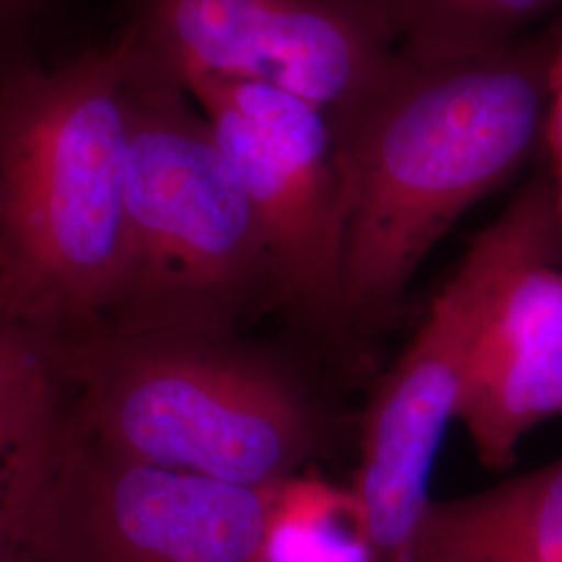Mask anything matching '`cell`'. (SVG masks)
Here are the masks:
<instances>
[{
	"label": "cell",
	"mask_w": 562,
	"mask_h": 562,
	"mask_svg": "<svg viewBox=\"0 0 562 562\" xmlns=\"http://www.w3.org/2000/svg\"><path fill=\"white\" fill-rule=\"evenodd\" d=\"M38 4L41 0H0V34L15 30L38 9Z\"/></svg>",
	"instance_id": "e0dca14e"
},
{
	"label": "cell",
	"mask_w": 562,
	"mask_h": 562,
	"mask_svg": "<svg viewBox=\"0 0 562 562\" xmlns=\"http://www.w3.org/2000/svg\"><path fill=\"white\" fill-rule=\"evenodd\" d=\"M65 396L59 340L0 313V425L42 417Z\"/></svg>",
	"instance_id": "4fadbf2b"
},
{
	"label": "cell",
	"mask_w": 562,
	"mask_h": 562,
	"mask_svg": "<svg viewBox=\"0 0 562 562\" xmlns=\"http://www.w3.org/2000/svg\"><path fill=\"white\" fill-rule=\"evenodd\" d=\"M125 101L123 259L104 325L236 336L276 276L261 223L192 97L132 57Z\"/></svg>",
	"instance_id": "277c9868"
},
{
	"label": "cell",
	"mask_w": 562,
	"mask_h": 562,
	"mask_svg": "<svg viewBox=\"0 0 562 562\" xmlns=\"http://www.w3.org/2000/svg\"><path fill=\"white\" fill-rule=\"evenodd\" d=\"M67 417L102 450L217 482L269 487L336 436L301 373L236 336L97 325L59 340Z\"/></svg>",
	"instance_id": "3957f363"
},
{
	"label": "cell",
	"mask_w": 562,
	"mask_h": 562,
	"mask_svg": "<svg viewBox=\"0 0 562 562\" xmlns=\"http://www.w3.org/2000/svg\"><path fill=\"white\" fill-rule=\"evenodd\" d=\"M60 404L36 419L0 425V550L18 542L32 527L46 436Z\"/></svg>",
	"instance_id": "5bb4252c"
},
{
	"label": "cell",
	"mask_w": 562,
	"mask_h": 562,
	"mask_svg": "<svg viewBox=\"0 0 562 562\" xmlns=\"http://www.w3.org/2000/svg\"><path fill=\"white\" fill-rule=\"evenodd\" d=\"M276 490L120 459L78 431L65 398L36 522L59 562H261Z\"/></svg>",
	"instance_id": "5b68a950"
},
{
	"label": "cell",
	"mask_w": 562,
	"mask_h": 562,
	"mask_svg": "<svg viewBox=\"0 0 562 562\" xmlns=\"http://www.w3.org/2000/svg\"><path fill=\"white\" fill-rule=\"evenodd\" d=\"M36 513H38V504H36ZM0 562H59L42 540L36 515L25 536H21L20 540L11 543L9 548L0 550Z\"/></svg>",
	"instance_id": "2e32d148"
},
{
	"label": "cell",
	"mask_w": 562,
	"mask_h": 562,
	"mask_svg": "<svg viewBox=\"0 0 562 562\" xmlns=\"http://www.w3.org/2000/svg\"><path fill=\"white\" fill-rule=\"evenodd\" d=\"M261 562H373L355 490L315 475L278 483Z\"/></svg>",
	"instance_id": "7c38bea8"
},
{
	"label": "cell",
	"mask_w": 562,
	"mask_h": 562,
	"mask_svg": "<svg viewBox=\"0 0 562 562\" xmlns=\"http://www.w3.org/2000/svg\"><path fill=\"white\" fill-rule=\"evenodd\" d=\"M134 36L0 76V313L55 340L101 325L123 259Z\"/></svg>",
	"instance_id": "7a4b0ae2"
},
{
	"label": "cell",
	"mask_w": 562,
	"mask_h": 562,
	"mask_svg": "<svg viewBox=\"0 0 562 562\" xmlns=\"http://www.w3.org/2000/svg\"><path fill=\"white\" fill-rule=\"evenodd\" d=\"M508 244L504 213L483 227L362 415L352 490L373 562H411L429 475L457 413L464 362Z\"/></svg>",
	"instance_id": "ba28073f"
},
{
	"label": "cell",
	"mask_w": 562,
	"mask_h": 562,
	"mask_svg": "<svg viewBox=\"0 0 562 562\" xmlns=\"http://www.w3.org/2000/svg\"><path fill=\"white\" fill-rule=\"evenodd\" d=\"M404 53L452 57L501 48L562 18V0H367Z\"/></svg>",
	"instance_id": "8fae6325"
},
{
	"label": "cell",
	"mask_w": 562,
	"mask_h": 562,
	"mask_svg": "<svg viewBox=\"0 0 562 562\" xmlns=\"http://www.w3.org/2000/svg\"><path fill=\"white\" fill-rule=\"evenodd\" d=\"M503 213L508 244L454 413L492 471L508 469L522 436L562 413V211L543 165Z\"/></svg>",
	"instance_id": "9c48e42d"
},
{
	"label": "cell",
	"mask_w": 562,
	"mask_h": 562,
	"mask_svg": "<svg viewBox=\"0 0 562 562\" xmlns=\"http://www.w3.org/2000/svg\"><path fill=\"white\" fill-rule=\"evenodd\" d=\"M561 41L559 18L485 53L401 48L382 83L331 120L348 331L392 322L434 244L542 150Z\"/></svg>",
	"instance_id": "6da1fadb"
},
{
	"label": "cell",
	"mask_w": 562,
	"mask_h": 562,
	"mask_svg": "<svg viewBox=\"0 0 562 562\" xmlns=\"http://www.w3.org/2000/svg\"><path fill=\"white\" fill-rule=\"evenodd\" d=\"M550 178L557 188V199L562 211V41L554 53L550 80H548V106L543 121L542 150Z\"/></svg>",
	"instance_id": "9a60e30c"
},
{
	"label": "cell",
	"mask_w": 562,
	"mask_h": 562,
	"mask_svg": "<svg viewBox=\"0 0 562 562\" xmlns=\"http://www.w3.org/2000/svg\"><path fill=\"white\" fill-rule=\"evenodd\" d=\"M127 27L136 63L161 80L267 83L329 121L375 90L401 53L367 0H138Z\"/></svg>",
	"instance_id": "8992f818"
},
{
	"label": "cell",
	"mask_w": 562,
	"mask_h": 562,
	"mask_svg": "<svg viewBox=\"0 0 562 562\" xmlns=\"http://www.w3.org/2000/svg\"><path fill=\"white\" fill-rule=\"evenodd\" d=\"M411 562H562V457L477 494L431 501Z\"/></svg>",
	"instance_id": "30bf717a"
},
{
	"label": "cell",
	"mask_w": 562,
	"mask_h": 562,
	"mask_svg": "<svg viewBox=\"0 0 562 562\" xmlns=\"http://www.w3.org/2000/svg\"><path fill=\"white\" fill-rule=\"evenodd\" d=\"M183 90L209 120L261 223L276 304L329 336L350 334L341 294L340 171L331 121L257 81L199 76Z\"/></svg>",
	"instance_id": "52a82bcc"
}]
</instances>
